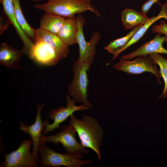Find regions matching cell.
<instances>
[{
  "label": "cell",
  "mask_w": 167,
  "mask_h": 167,
  "mask_svg": "<svg viewBox=\"0 0 167 167\" xmlns=\"http://www.w3.org/2000/svg\"><path fill=\"white\" fill-rule=\"evenodd\" d=\"M69 124L74 127L77 133L82 145L94 151L99 161L101 158L100 148L104 131L97 120L87 115L79 119L73 114L70 116Z\"/></svg>",
  "instance_id": "obj_1"
},
{
  "label": "cell",
  "mask_w": 167,
  "mask_h": 167,
  "mask_svg": "<svg viewBox=\"0 0 167 167\" xmlns=\"http://www.w3.org/2000/svg\"><path fill=\"white\" fill-rule=\"evenodd\" d=\"M91 0H47L43 4L34 6L37 9L65 19L75 18L76 14L90 11L97 18L99 11L91 4Z\"/></svg>",
  "instance_id": "obj_2"
},
{
  "label": "cell",
  "mask_w": 167,
  "mask_h": 167,
  "mask_svg": "<svg viewBox=\"0 0 167 167\" xmlns=\"http://www.w3.org/2000/svg\"><path fill=\"white\" fill-rule=\"evenodd\" d=\"M92 64L88 62H74L73 65V75L72 81L68 87L69 95L76 102L83 103L89 108L92 107L88 100V79L87 71Z\"/></svg>",
  "instance_id": "obj_3"
},
{
  "label": "cell",
  "mask_w": 167,
  "mask_h": 167,
  "mask_svg": "<svg viewBox=\"0 0 167 167\" xmlns=\"http://www.w3.org/2000/svg\"><path fill=\"white\" fill-rule=\"evenodd\" d=\"M38 152V163L43 167H80L92 162L90 159L82 160L71 154L57 152L47 147L45 143L40 146Z\"/></svg>",
  "instance_id": "obj_4"
},
{
  "label": "cell",
  "mask_w": 167,
  "mask_h": 167,
  "mask_svg": "<svg viewBox=\"0 0 167 167\" xmlns=\"http://www.w3.org/2000/svg\"><path fill=\"white\" fill-rule=\"evenodd\" d=\"M61 127V131L55 135L47 136L43 135L40 146L47 142L56 145L60 143L64 147L66 153L79 158H84L82 154H88V151L76 140L75 137L76 132L74 127L70 124L64 125Z\"/></svg>",
  "instance_id": "obj_5"
},
{
  "label": "cell",
  "mask_w": 167,
  "mask_h": 167,
  "mask_svg": "<svg viewBox=\"0 0 167 167\" xmlns=\"http://www.w3.org/2000/svg\"><path fill=\"white\" fill-rule=\"evenodd\" d=\"M157 65L149 55H141L132 61L120 59L119 62L113 65V67L128 74H139L145 72L151 73L161 84V76Z\"/></svg>",
  "instance_id": "obj_6"
},
{
  "label": "cell",
  "mask_w": 167,
  "mask_h": 167,
  "mask_svg": "<svg viewBox=\"0 0 167 167\" xmlns=\"http://www.w3.org/2000/svg\"><path fill=\"white\" fill-rule=\"evenodd\" d=\"M31 139H23L18 148L9 154L5 153V159L0 167H36L38 162L30 150L32 146Z\"/></svg>",
  "instance_id": "obj_7"
},
{
  "label": "cell",
  "mask_w": 167,
  "mask_h": 167,
  "mask_svg": "<svg viewBox=\"0 0 167 167\" xmlns=\"http://www.w3.org/2000/svg\"><path fill=\"white\" fill-rule=\"evenodd\" d=\"M78 24L77 42L79 46V56L77 60L80 62H88L92 64L96 54V47L101 39V34L97 31L93 33L91 40L87 41L85 39L83 27L85 19L79 14L76 17Z\"/></svg>",
  "instance_id": "obj_8"
},
{
  "label": "cell",
  "mask_w": 167,
  "mask_h": 167,
  "mask_svg": "<svg viewBox=\"0 0 167 167\" xmlns=\"http://www.w3.org/2000/svg\"><path fill=\"white\" fill-rule=\"evenodd\" d=\"M66 97L67 103L66 107L60 106L57 109H52L49 111L48 117L50 119L53 120L54 122L50 124L47 118L44 121L45 128L42 133L43 134L45 135L49 132L60 127V124L65 121L68 117L73 114L75 112L85 110L89 109L84 104L76 106L75 100L72 98L71 99L68 95H66Z\"/></svg>",
  "instance_id": "obj_9"
},
{
  "label": "cell",
  "mask_w": 167,
  "mask_h": 167,
  "mask_svg": "<svg viewBox=\"0 0 167 167\" xmlns=\"http://www.w3.org/2000/svg\"><path fill=\"white\" fill-rule=\"evenodd\" d=\"M37 107V113L35 122L32 124L27 126L22 122L18 124L20 125L19 129L23 131L24 133L29 134L32 139V153L34 157L37 160L38 158L37 154L40 144L41 138L43 135L42 132L45 128V123L41 119V113L45 104L41 105L36 104Z\"/></svg>",
  "instance_id": "obj_10"
},
{
  "label": "cell",
  "mask_w": 167,
  "mask_h": 167,
  "mask_svg": "<svg viewBox=\"0 0 167 167\" xmlns=\"http://www.w3.org/2000/svg\"><path fill=\"white\" fill-rule=\"evenodd\" d=\"M3 11L14 27L23 44L22 51L29 58H31L34 43L26 36L16 20L13 0H0Z\"/></svg>",
  "instance_id": "obj_11"
},
{
  "label": "cell",
  "mask_w": 167,
  "mask_h": 167,
  "mask_svg": "<svg viewBox=\"0 0 167 167\" xmlns=\"http://www.w3.org/2000/svg\"><path fill=\"white\" fill-rule=\"evenodd\" d=\"M31 59L40 64L49 66L55 65L61 59L54 49L39 40L34 43Z\"/></svg>",
  "instance_id": "obj_12"
},
{
  "label": "cell",
  "mask_w": 167,
  "mask_h": 167,
  "mask_svg": "<svg viewBox=\"0 0 167 167\" xmlns=\"http://www.w3.org/2000/svg\"><path fill=\"white\" fill-rule=\"evenodd\" d=\"M165 36H161L157 33L154 38L140 46L133 52L122 56L120 59L128 60L141 55H147L153 54H164L167 55V49L163 44L165 42ZM167 59V56L166 57Z\"/></svg>",
  "instance_id": "obj_13"
},
{
  "label": "cell",
  "mask_w": 167,
  "mask_h": 167,
  "mask_svg": "<svg viewBox=\"0 0 167 167\" xmlns=\"http://www.w3.org/2000/svg\"><path fill=\"white\" fill-rule=\"evenodd\" d=\"M23 54L22 50L2 42L0 45V64L8 69L21 70L20 62Z\"/></svg>",
  "instance_id": "obj_14"
},
{
  "label": "cell",
  "mask_w": 167,
  "mask_h": 167,
  "mask_svg": "<svg viewBox=\"0 0 167 167\" xmlns=\"http://www.w3.org/2000/svg\"><path fill=\"white\" fill-rule=\"evenodd\" d=\"M35 40L41 41L49 45L57 51L61 59L66 57L69 52L68 46L66 45L58 35L40 28L36 29Z\"/></svg>",
  "instance_id": "obj_15"
},
{
  "label": "cell",
  "mask_w": 167,
  "mask_h": 167,
  "mask_svg": "<svg viewBox=\"0 0 167 167\" xmlns=\"http://www.w3.org/2000/svg\"><path fill=\"white\" fill-rule=\"evenodd\" d=\"M122 24L126 29H130L145 24L150 18L141 12L131 9L126 8L121 12Z\"/></svg>",
  "instance_id": "obj_16"
},
{
  "label": "cell",
  "mask_w": 167,
  "mask_h": 167,
  "mask_svg": "<svg viewBox=\"0 0 167 167\" xmlns=\"http://www.w3.org/2000/svg\"><path fill=\"white\" fill-rule=\"evenodd\" d=\"M78 24L76 18L66 19L58 35L62 41L69 46L77 43Z\"/></svg>",
  "instance_id": "obj_17"
},
{
  "label": "cell",
  "mask_w": 167,
  "mask_h": 167,
  "mask_svg": "<svg viewBox=\"0 0 167 167\" xmlns=\"http://www.w3.org/2000/svg\"><path fill=\"white\" fill-rule=\"evenodd\" d=\"M66 20L61 16L45 13L40 19V28L58 35Z\"/></svg>",
  "instance_id": "obj_18"
},
{
  "label": "cell",
  "mask_w": 167,
  "mask_h": 167,
  "mask_svg": "<svg viewBox=\"0 0 167 167\" xmlns=\"http://www.w3.org/2000/svg\"><path fill=\"white\" fill-rule=\"evenodd\" d=\"M161 9L159 14L156 16H153L150 18L149 20L136 32L132 39L123 49L124 51L128 48L138 42L143 36L146 32L153 23L161 18L167 20V3L165 2L161 5Z\"/></svg>",
  "instance_id": "obj_19"
},
{
  "label": "cell",
  "mask_w": 167,
  "mask_h": 167,
  "mask_svg": "<svg viewBox=\"0 0 167 167\" xmlns=\"http://www.w3.org/2000/svg\"><path fill=\"white\" fill-rule=\"evenodd\" d=\"M142 26L136 27L122 37L118 38L110 42L109 44L104 49L113 55L111 61L115 59L121 52L124 47L132 38L136 32Z\"/></svg>",
  "instance_id": "obj_20"
},
{
  "label": "cell",
  "mask_w": 167,
  "mask_h": 167,
  "mask_svg": "<svg viewBox=\"0 0 167 167\" xmlns=\"http://www.w3.org/2000/svg\"><path fill=\"white\" fill-rule=\"evenodd\" d=\"M15 16L20 26L28 37L32 41H36V29L31 27L27 22L22 12L19 0H13Z\"/></svg>",
  "instance_id": "obj_21"
},
{
  "label": "cell",
  "mask_w": 167,
  "mask_h": 167,
  "mask_svg": "<svg viewBox=\"0 0 167 167\" xmlns=\"http://www.w3.org/2000/svg\"><path fill=\"white\" fill-rule=\"evenodd\" d=\"M160 67V71L164 82V87L163 92L159 98L165 99L167 97V59L160 54H153L149 55Z\"/></svg>",
  "instance_id": "obj_22"
},
{
  "label": "cell",
  "mask_w": 167,
  "mask_h": 167,
  "mask_svg": "<svg viewBox=\"0 0 167 167\" xmlns=\"http://www.w3.org/2000/svg\"><path fill=\"white\" fill-rule=\"evenodd\" d=\"M152 32L164 34L165 36V43L167 44V24L165 21L161 20L158 25H153L152 29Z\"/></svg>",
  "instance_id": "obj_23"
},
{
  "label": "cell",
  "mask_w": 167,
  "mask_h": 167,
  "mask_svg": "<svg viewBox=\"0 0 167 167\" xmlns=\"http://www.w3.org/2000/svg\"><path fill=\"white\" fill-rule=\"evenodd\" d=\"M0 34L2 35L11 24L9 19L3 11L0 14Z\"/></svg>",
  "instance_id": "obj_24"
},
{
  "label": "cell",
  "mask_w": 167,
  "mask_h": 167,
  "mask_svg": "<svg viewBox=\"0 0 167 167\" xmlns=\"http://www.w3.org/2000/svg\"><path fill=\"white\" fill-rule=\"evenodd\" d=\"M155 3L161 4L159 2V0H148L145 2L142 6L141 9V12L146 15L147 13L151 8L152 5Z\"/></svg>",
  "instance_id": "obj_25"
},
{
  "label": "cell",
  "mask_w": 167,
  "mask_h": 167,
  "mask_svg": "<svg viewBox=\"0 0 167 167\" xmlns=\"http://www.w3.org/2000/svg\"><path fill=\"white\" fill-rule=\"evenodd\" d=\"M33 2H40L41 1H42L44 0H31Z\"/></svg>",
  "instance_id": "obj_26"
}]
</instances>
